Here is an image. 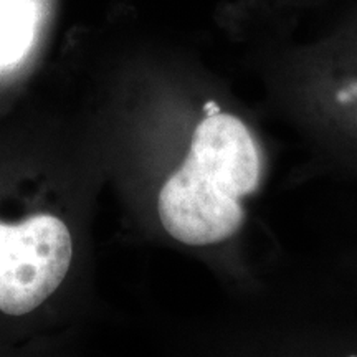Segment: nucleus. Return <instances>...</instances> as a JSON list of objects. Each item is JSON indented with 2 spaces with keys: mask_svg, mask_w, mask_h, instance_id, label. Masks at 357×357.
<instances>
[{
  "mask_svg": "<svg viewBox=\"0 0 357 357\" xmlns=\"http://www.w3.org/2000/svg\"><path fill=\"white\" fill-rule=\"evenodd\" d=\"M187 159L235 199L255 192L260 182V154L252 134L238 118L222 111L199 123Z\"/></svg>",
  "mask_w": 357,
  "mask_h": 357,
  "instance_id": "obj_3",
  "label": "nucleus"
},
{
  "mask_svg": "<svg viewBox=\"0 0 357 357\" xmlns=\"http://www.w3.org/2000/svg\"><path fill=\"white\" fill-rule=\"evenodd\" d=\"M158 211L167 234L185 245L223 242L245 218L238 199L225 194L189 159L162 185Z\"/></svg>",
  "mask_w": 357,
  "mask_h": 357,
  "instance_id": "obj_2",
  "label": "nucleus"
},
{
  "mask_svg": "<svg viewBox=\"0 0 357 357\" xmlns=\"http://www.w3.org/2000/svg\"><path fill=\"white\" fill-rule=\"evenodd\" d=\"M35 25V0H0V68L25 55L33 40Z\"/></svg>",
  "mask_w": 357,
  "mask_h": 357,
  "instance_id": "obj_4",
  "label": "nucleus"
},
{
  "mask_svg": "<svg viewBox=\"0 0 357 357\" xmlns=\"http://www.w3.org/2000/svg\"><path fill=\"white\" fill-rule=\"evenodd\" d=\"M204 111H205V113H207V116H212V114H217V113H220V108H218V105H217V102H213V101H208V102H205V106H204Z\"/></svg>",
  "mask_w": 357,
  "mask_h": 357,
  "instance_id": "obj_5",
  "label": "nucleus"
},
{
  "mask_svg": "<svg viewBox=\"0 0 357 357\" xmlns=\"http://www.w3.org/2000/svg\"><path fill=\"white\" fill-rule=\"evenodd\" d=\"M73 242L60 218L33 215L0 223V311L22 316L50 298L68 273Z\"/></svg>",
  "mask_w": 357,
  "mask_h": 357,
  "instance_id": "obj_1",
  "label": "nucleus"
}]
</instances>
